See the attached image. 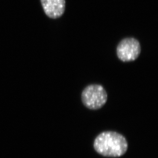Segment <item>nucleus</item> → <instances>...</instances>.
Masks as SVG:
<instances>
[{"label": "nucleus", "instance_id": "nucleus-1", "mask_svg": "<svg viewBox=\"0 0 158 158\" xmlns=\"http://www.w3.org/2000/svg\"><path fill=\"white\" fill-rule=\"evenodd\" d=\"M127 139L120 133L105 131L96 137L93 143L95 151L106 157L117 158L123 156L128 149Z\"/></svg>", "mask_w": 158, "mask_h": 158}, {"label": "nucleus", "instance_id": "nucleus-3", "mask_svg": "<svg viewBox=\"0 0 158 158\" xmlns=\"http://www.w3.org/2000/svg\"><path fill=\"white\" fill-rule=\"evenodd\" d=\"M141 52L139 42L132 37L126 38L121 40L117 48L118 58L123 62L134 61Z\"/></svg>", "mask_w": 158, "mask_h": 158}, {"label": "nucleus", "instance_id": "nucleus-4", "mask_svg": "<svg viewBox=\"0 0 158 158\" xmlns=\"http://www.w3.org/2000/svg\"><path fill=\"white\" fill-rule=\"evenodd\" d=\"M45 14L49 18L56 19L64 12L65 0H40Z\"/></svg>", "mask_w": 158, "mask_h": 158}, {"label": "nucleus", "instance_id": "nucleus-2", "mask_svg": "<svg viewBox=\"0 0 158 158\" xmlns=\"http://www.w3.org/2000/svg\"><path fill=\"white\" fill-rule=\"evenodd\" d=\"M107 97L105 88L98 84L88 85L81 95L83 105L91 110H97L103 107L107 102Z\"/></svg>", "mask_w": 158, "mask_h": 158}]
</instances>
